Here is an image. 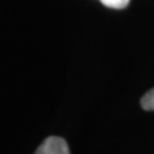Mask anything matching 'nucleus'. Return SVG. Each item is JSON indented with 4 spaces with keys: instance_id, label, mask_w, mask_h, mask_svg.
<instances>
[{
    "instance_id": "f257e3e1",
    "label": "nucleus",
    "mask_w": 154,
    "mask_h": 154,
    "mask_svg": "<svg viewBox=\"0 0 154 154\" xmlns=\"http://www.w3.org/2000/svg\"><path fill=\"white\" fill-rule=\"evenodd\" d=\"M34 154H70V150L64 138L50 136L38 146Z\"/></svg>"
},
{
    "instance_id": "7ed1b4c3",
    "label": "nucleus",
    "mask_w": 154,
    "mask_h": 154,
    "mask_svg": "<svg viewBox=\"0 0 154 154\" xmlns=\"http://www.w3.org/2000/svg\"><path fill=\"white\" fill-rule=\"evenodd\" d=\"M101 3L107 7H110V9H117V10H120V9H124L128 6L130 3V0H100Z\"/></svg>"
},
{
    "instance_id": "f03ea898",
    "label": "nucleus",
    "mask_w": 154,
    "mask_h": 154,
    "mask_svg": "<svg viewBox=\"0 0 154 154\" xmlns=\"http://www.w3.org/2000/svg\"><path fill=\"white\" fill-rule=\"evenodd\" d=\"M140 104H141V107H143L144 110L154 111V88L149 90V91H147V93L141 97Z\"/></svg>"
}]
</instances>
